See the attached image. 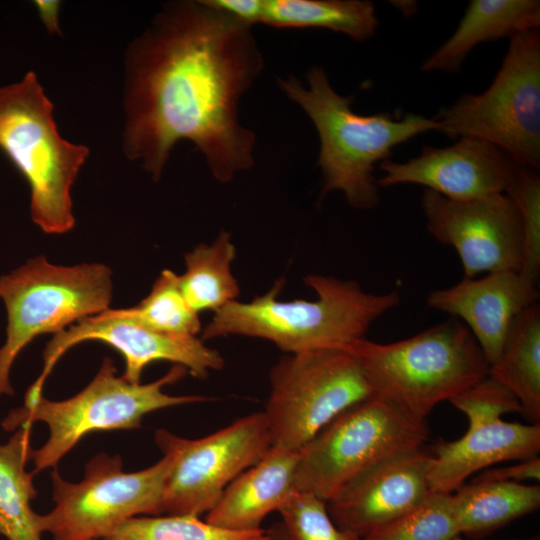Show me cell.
Wrapping results in <instances>:
<instances>
[{
  "label": "cell",
  "mask_w": 540,
  "mask_h": 540,
  "mask_svg": "<svg viewBox=\"0 0 540 540\" xmlns=\"http://www.w3.org/2000/svg\"><path fill=\"white\" fill-rule=\"evenodd\" d=\"M263 69L250 27L203 1L166 4L126 56L123 149L155 181L188 140L216 180L253 163L256 137L239 102Z\"/></svg>",
  "instance_id": "6da1fadb"
},
{
  "label": "cell",
  "mask_w": 540,
  "mask_h": 540,
  "mask_svg": "<svg viewBox=\"0 0 540 540\" xmlns=\"http://www.w3.org/2000/svg\"><path fill=\"white\" fill-rule=\"evenodd\" d=\"M304 282L316 293L315 300H279L281 278L265 294L233 301L215 312L202 338H259L287 354L342 348L365 338L370 326L401 301L397 290L371 293L354 280L310 274Z\"/></svg>",
  "instance_id": "7a4b0ae2"
},
{
  "label": "cell",
  "mask_w": 540,
  "mask_h": 540,
  "mask_svg": "<svg viewBox=\"0 0 540 540\" xmlns=\"http://www.w3.org/2000/svg\"><path fill=\"white\" fill-rule=\"evenodd\" d=\"M306 78L308 87L295 77L279 78L278 84L317 130L322 196L341 191L351 207L375 208L380 201L375 165L388 160L396 146L436 130L434 118L413 113L401 118L387 112L360 115L351 107L353 97L339 95L322 67H312Z\"/></svg>",
  "instance_id": "3957f363"
},
{
  "label": "cell",
  "mask_w": 540,
  "mask_h": 540,
  "mask_svg": "<svg viewBox=\"0 0 540 540\" xmlns=\"http://www.w3.org/2000/svg\"><path fill=\"white\" fill-rule=\"evenodd\" d=\"M340 349L355 356L375 394L423 420L489 374L476 339L454 317L396 342L362 338Z\"/></svg>",
  "instance_id": "277c9868"
},
{
  "label": "cell",
  "mask_w": 540,
  "mask_h": 540,
  "mask_svg": "<svg viewBox=\"0 0 540 540\" xmlns=\"http://www.w3.org/2000/svg\"><path fill=\"white\" fill-rule=\"evenodd\" d=\"M53 110L32 71L0 87V149L30 187L34 223L45 233L62 234L75 223L71 188L89 149L60 136Z\"/></svg>",
  "instance_id": "5b68a950"
},
{
  "label": "cell",
  "mask_w": 540,
  "mask_h": 540,
  "mask_svg": "<svg viewBox=\"0 0 540 540\" xmlns=\"http://www.w3.org/2000/svg\"><path fill=\"white\" fill-rule=\"evenodd\" d=\"M187 370L174 365L165 375L150 383H130L105 357L91 382L76 395L52 401L41 395L13 409L2 421L6 431H15L34 422L46 424V442L32 452L34 472L56 468L62 458L87 434L98 431L134 430L149 413L184 404L205 402L201 395H170L163 391L179 381Z\"/></svg>",
  "instance_id": "8992f818"
},
{
  "label": "cell",
  "mask_w": 540,
  "mask_h": 540,
  "mask_svg": "<svg viewBox=\"0 0 540 540\" xmlns=\"http://www.w3.org/2000/svg\"><path fill=\"white\" fill-rule=\"evenodd\" d=\"M112 271L101 263L63 266L44 255L0 276V299L7 312L5 343L0 347V398L12 395V366L36 337L57 334L79 320L107 309Z\"/></svg>",
  "instance_id": "52a82bcc"
},
{
  "label": "cell",
  "mask_w": 540,
  "mask_h": 540,
  "mask_svg": "<svg viewBox=\"0 0 540 540\" xmlns=\"http://www.w3.org/2000/svg\"><path fill=\"white\" fill-rule=\"evenodd\" d=\"M489 87L464 93L433 117L436 131L449 138L489 142L513 161L540 166V33H518Z\"/></svg>",
  "instance_id": "ba28073f"
},
{
  "label": "cell",
  "mask_w": 540,
  "mask_h": 540,
  "mask_svg": "<svg viewBox=\"0 0 540 540\" xmlns=\"http://www.w3.org/2000/svg\"><path fill=\"white\" fill-rule=\"evenodd\" d=\"M426 420L373 395L331 420L298 450L295 490L326 502L370 467L424 447Z\"/></svg>",
  "instance_id": "9c48e42d"
},
{
  "label": "cell",
  "mask_w": 540,
  "mask_h": 540,
  "mask_svg": "<svg viewBox=\"0 0 540 540\" xmlns=\"http://www.w3.org/2000/svg\"><path fill=\"white\" fill-rule=\"evenodd\" d=\"M264 412L272 445L298 451L350 406L375 392L358 360L340 348L287 354L270 370Z\"/></svg>",
  "instance_id": "30bf717a"
},
{
  "label": "cell",
  "mask_w": 540,
  "mask_h": 540,
  "mask_svg": "<svg viewBox=\"0 0 540 540\" xmlns=\"http://www.w3.org/2000/svg\"><path fill=\"white\" fill-rule=\"evenodd\" d=\"M172 463L171 454L164 452L153 465L126 472L119 455L99 453L88 461L78 482L65 480L54 468V507L40 514L43 533L54 540H102L132 517L159 515Z\"/></svg>",
  "instance_id": "8fae6325"
},
{
  "label": "cell",
  "mask_w": 540,
  "mask_h": 540,
  "mask_svg": "<svg viewBox=\"0 0 540 540\" xmlns=\"http://www.w3.org/2000/svg\"><path fill=\"white\" fill-rule=\"evenodd\" d=\"M155 442L162 453L173 458L159 515L197 517L206 515L227 486L272 446L263 411L243 416L196 439L159 429Z\"/></svg>",
  "instance_id": "7c38bea8"
},
{
  "label": "cell",
  "mask_w": 540,
  "mask_h": 540,
  "mask_svg": "<svg viewBox=\"0 0 540 540\" xmlns=\"http://www.w3.org/2000/svg\"><path fill=\"white\" fill-rule=\"evenodd\" d=\"M421 207L428 232L457 252L463 277L520 271L522 222L516 204L506 193L454 201L424 189Z\"/></svg>",
  "instance_id": "4fadbf2b"
},
{
  "label": "cell",
  "mask_w": 540,
  "mask_h": 540,
  "mask_svg": "<svg viewBox=\"0 0 540 540\" xmlns=\"http://www.w3.org/2000/svg\"><path fill=\"white\" fill-rule=\"evenodd\" d=\"M86 341H99L116 349L125 361L122 377L130 383H141L144 369L156 361L180 365L198 379L224 367L222 355L197 336L159 333L120 317L109 308L54 334L43 351L42 372L28 388L26 396H41L44 383L57 361L69 349Z\"/></svg>",
  "instance_id": "5bb4252c"
},
{
  "label": "cell",
  "mask_w": 540,
  "mask_h": 540,
  "mask_svg": "<svg viewBox=\"0 0 540 540\" xmlns=\"http://www.w3.org/2000/svg\"><path fill=\"white\" fill-rule=\"evenodd\" d=\"M379 187L417 184L454 201H468L505 193L519 164L495 145L460 138L446 147L424 146L406 162L380 163Z\"/></svg>",
  "instance_id": "9a60e30c"
},
{
  "label": "cell",
  "mask_w": 540,
  "mask_h": 540,
  "mask_svg": "<svg viewBox=\"0 0 540 540\" xmlns=\"http://www.w3.org/2000/svg\"><path fill=\"white\" fill-rule=\"evenodd\" d=\"M431 455L422 447L365 470L327 501L331 519L361 539L411 511L432 493Z\"/></svg>",
  "instance_id": "2e32d148"
},
{
  "label": "cell",
  "mask_w": 540,
  "mask_h": 540,
  "mask_svg": "<svg viewBox=\"0 0 540 540\" xmlns=\"http://www.w3.org/2000/svg\"><path fill=\"white\" fill-rule=\"evenodd\" d=\"M539 298L537 283L520 271L505 270L481 278L463 277L451 287L431 291L426 303L464 323L491 365L514 318Z\"/></svg>",
  "instance_id": "e0dca14e"
},
{
  "label": "cell",
  "mask_w": 540,
  "mask_h": 540,
  "mask_svg": "<svg viewBox=\"0 0 540 540\" xmlns=\"http://www.w3.org/2000/svg\"><path fill=\"white\" fill-rule=\"evenodd\" d=\"M540 451V424L507 422L501 417L469 422L459 439L439 442L431 455L432 492L452 493L472 474L510 460H527Z\"/></svg>",
  "instance_id": "ac0fdd59"
},
{
  "label": "cell",
  "mask_w": 540,
  "mask_h": 540,
  "mask_svg": "<svg viewBox=\"0 0 540 540\" xmlns=\"http://www.w3.org/2000/svg\"><path fill=\"white\" fill-rule=\"evenodd\" d=\"M298 451L272 445L224 490L205 521L233 531H255L296 492Z\"/></svg>",
  "instance_id": "d6986e66"
},
{
  "label": "cell",
  "mask_w": 540,
  "mask_h": 540,
  "mask_svg": "<svg viewBox=\"0 0 540 540\" xmlns=\"http://www.w3.org/2000/svg\"><path fill=\"white\" fill-rule=\"evenodd\" d=\"M540 26L538 0H471L454 33L421 65L424 72H456L479 44Z\"/></svg>",
  "instance_id": "ffe728a7"
},
{
  "label": "cell",
  "mask_w": 540,
  "mask_h": 540,
  "mask_svg": "<svg viewBox=\"0 0 540 540\" xmlns=\"http://www.w3.org/2000/svg\"><path fill=\"white\" fill-rule=\"evenodd\" d=\"M489 375L518 399L533 424L540 419V306L528 307L512 321Z\"/></svg>",
  "instance_id": "44dd1931"
},
{
  "label": "cell",
  "mask_w": 540,
  "mask_h": 540,
  "mask_svg": "<svg viewBox=\"0 0 540 540\" xmlns=\"http://www.w3.org/2000/svg\"><path fill=\"white\" fill-rule=\"evenodd\" d=\"M30 435L31 425H24L0 444V536L6 540H43L40 514L31 507L35 472L26 469L33 452Z\"/></svg>",
  "instance_id": "7402d4cb"
},
{
  "label": "cell",
  "mask_w": 540,
  "mask_h": 540,
  "mask_svg": "<svg viewBox=\"0 0 540 540\" xmlns=\"http://www.w3.org/2000/svg\"><path fill=\"white\" fill-rule=\"evenodd\" d=\"M460 534H487L540 506L539 485L474 482L452 494Z\"/></svg>",
  "instance_id": "603a6c76"
},
{
  "label": "cell",
  "mask_w": 540,
  "mask_h": 540,
  "mask_svg": "<svg viewBox=\"0 0 540 540\" xmlns=\"http://www.w3.org/2000/svg\"><path fill=\"white\" fill-rule=\"evenodd\" d=\"M262 22L276 28H323L356 41L371 38L379 25L368 0H263Z\"/></svg>",
  "instance_id": "cb8c5ba5"
},
{
  "label": "cell",
  "mask_w": 540,
  "mask_h": 540,
  "mask_svg": "<svg viewBox=\"0 0 540 540\" xmlns=\"http://www.w3.org/2000/svg\"><path fill=\"white\" fill-rule=\"evenodd\" d=\"M236 249L229 232L221 230L209 244H199L185 254L186 270L179 275L181 290L191 308L214 313L240 295L232 273Z\"/></svg>",
  "instance_id": "d4e9b609"
},
{
  "label": "cell",
  "mask_w": 540,
  "mask_h": 540,
  "mask_svg": "<svg viewBox=\"0 0 540 540\" xmlns=\"http://www.w3.org/2000/svg\"><path fill=\"white\" fill-rule=\"evenodd\" d=\"M112 311L167 335L197 336L201 331L199 314L188 304L180 287L179 275L169 269L161 272L149 294L138 305Z\"/></svg>",
  "instance_id": "484cf974"
},
{
  "label": "cell",
  "mask_w": 540,
  "mask_h": 540,
  "mask_svg": "<svg viewBox=\"0 0 540 540\" xmlns=\"http://www.w3.org/2000/svg\"><path fill=\"white\" fill-rule=\"evenodd\" d=\"M265 537L264 529L226 530L193 515H141L126 520L102 540H263Z\"/></svg>",
  "instance_id": "4316f807"
},
{
  "label": "cell",
  "mask_w": 540,
  "mask_h": 540,
  "mask_svg": "<svg viewBox=\"0 0 540 540\" xmlns=\"http://www.w3.org/2000/svg\"><path fill=\"white\" fill-rule=\"evenodd\" d=\"M458 535L452 493L432 492L420 505L360 540H451Z\"/></svg>",
  "instance_id": "83f0119b"
},
{
  "label": "cell",
  "mask_w": 540,
  "mask_h": 540,
  "mask_svg": "<svg viewBox=\"0 0 540 540\" xmlns=\"http://www.w3.org/2000/svg\"><path fill=\"white\" fill-rule=\"evenodd\" d=\"M516 204L523 228L520 272L538 284L540 273V177L536 170L519 165L505 192Z\"/></svg>",
  "instance_id": "f1b7e54d"
},
{
  "label": "cell",
  "mask_w": 540,
  "mask_h": 540,
  "mask_svg": "<svg viewBox=\"0 0 540 540\" xmlns=\"http://www.w3.org/2000/svg\"><path fill=\"white\" fill-rule=\"evenodd\" d=\"M278 512L291 540H360L338 528L327 502L313 494L295 492Z\"/></svg>",
  "instance_id": "f546056e"
},
{
  "label": "cell",
  "mask_w": 540,
  "mask_h": 540,
  "mask_svg": "<svg viewBox=\"0 0 540 540\" xmlns=\"http://www.w3.org/2000/svg\"><path fill=\"white\" fill-rule=\"evenodd\" d=\"M469 422L521 412L515 395L489 374L450 400Z\"/></svg>",
  "instance_id": "4dcf8cb0"
},
{
  "label": "cell",
  "mask_w": 540,
  "mask_h": 540,
  "mask_svg": "<svg viewBox=\"0 0 540 540\" xmlns=\"http://www.w3.org/2000/svg\"><path fill=\"white\" fill-rule=\"evenodd\" d=\"M539 479L540 458L539 456H536L510 466L485 470L476 477L474 482L495 481L521 483L524 480Z\"/></svg>",
  "instance_id": "1f68e13d"
},
{
  "label": "cell",
  "mask_w": 540,
  "mask_h": 540,
  "mask_svg": "<svg viewBox=\"0 0 540 540\" xmlns=\"http://www.w3.org/2000/svg\"><path fill=\"white\" fill-rule=\"evenodd\" d=\"M206 5L217 9L235 20L251 27L262 23L264 3L263 0H202Z\"/></svg>",
  "instance_id": "d6a6232c"
},
{
  "label": "cell",
  "mask_w": 540,
  "mask_h": 540,
  "mask_svg": "<svg viewBox=\"0 0 540 540\" xmlns=\"http://www.w3.org/2000/svg\"><path fill=\"white\" fill-rule=\"evenodd\" d=\"M34 5L47 31L51 34H60L59 9L61 2L56 0H37L34 1Z\"/></svg>",
  "instance_id": "836d02e7"
},
{
  "label": "cell",
  "mask_w": 540,
  "mask_h": 540,
  "mask_svg": "<svg viewBox=\"0 0 540 540\" xmlns=\"http://www.w3.org/2000/svg\"><path fill=\"white\" fill-rule=\"evenodd\" d=\"M263 540H291L282 523L274 524L266 530V537Z\"/></svg>",
  "instance_id": "e575fe53"
},
{
  "label": "cell",
  "mask_w": 540,
  "mask_h": 540,
  "mask_svg": "<svg viewBox=\"0 0 540 540\" xmlns=\"http://www.w3.org/2000/svg\"><path fill=\"white\" fill-rule=\"evenodd\" d=\"M451 540H464V539H462V538L460 537V535H458V536L454 537V538L451 539Z\"/></svg>",
  "instance_id": "d590c367"
},
{
  "label": "cell",
  "mask_w": 540,
  "mask_h": 540,
  "mask_svg": "<svg viewBox=\"0 0 540 540\" xmlns=\"http://www.w3.org/2000/svg\"><path fill=\"white\" fill-rule=\"evenodd\" d=\"M531 540H538V539H531Z\"/></svg>",
  "instance_id": "8d00e7d4"
}]
</instances>
